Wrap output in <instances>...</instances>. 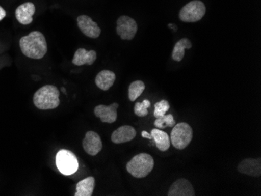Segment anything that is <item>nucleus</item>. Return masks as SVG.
I'll return each instance as SVG.
<instances>
[{
    "instance_id": "1",
    "label": "nucleus",
    "mask_w": 261,
    "mask_h": 196,
    "mask_svg": "<svg viewBox=\"0 0 261 196\" xmlns=\"http://www.w3.org/2000/svg\"><path fill=\"white\" fill-rule=\"evenodd\" d=\"M20 47L23 55L32 59L39 60L47 52L45 36L39 32H32L20 40Z\"/></svg>"
},
{
    "instance_id": "2",
    "label": "nucleus",
    "mask_w": 261,
    "mask_h": 196,
    "mask_svg": "<svg viewBox=\"0 0 261 196\" xmlns=\"http://www.w3.org/2000/svg\"><path fill=\"white\" fill-rule=\"evenodd\" d=\"M60 92L56 86L47 85L40 88L34 95V104L38 109H54L60 105Z\"/></svg>"
},
{
    "instance_id": "3",
    "label": "nucleus",
    "mask_w": 261,
    "mask_h": 196,
    "mask_svg": "<svg viewBox=\"0 0 261 196\" xmlns=\"http://www.w3.org/2000/svg\"><path fill=\"white\" fill-rule=\"evenodd\" d=\"M154 167V159L147 153H139L127 163V172L136 178H146L152 172Z\"/></svg>"
},
{
    "instance_id": "4",
    "label": "nucleus",
    "mask_w": 261,
    "mask_h": 196,
    "mask_svg": "<svg viewBox=\"0 0 261 196\" xmlns=\"http://www.w3.org/2000/svg\"><path fill=\"white\" fill-rule=\"evenodd\" d=\"M193 137V131L191 126L187 123L181 122L174 126L171 133V140L175 149H186Z\"/></svg>"
},
{
    "instance_id": "5",
    "label": "nucleus",
    "mask_w": 261,
    "mask_h": 196,
    "mask_svg": "<svg viewBox=\"0 0 261 196\" xmlns=\"http://www.w3.org/2000/svg\"><path fill=\"white\" fill-rule=\"evenodd\" d=\"M206 14V6L202 1L193 0L181 8L179 18L181 21L194 23L203 18Z\"/></svg>"
},
{
    "instance_id": "6",
    "label": "nucleus",
    "mask_w": 261,
    "mask_h": 196,
    "mask_svg": "<svg viewBox=\"0 0 261 196\" xmlns=\"http://www.w3.org/2000/svg\"><path fill=\"white\" fill-rule=\"evenodd\" d=\"M59 171L64 175H71L79 169V161L75 155L67 149H61L56 156Z\"/></svg>"
},
{
    "instance_id": "7",
    "label": "nucleus",
    "mask_w": 261,
    "mask_h": 196,
    "mask_svg": "<svg viewBox=\"0 0 261 196\" xmlns=\"http://www.w3.org/2000/svg\"><path fill=\"white\" fill-rule=\"evenodd\" d=\"M138 31L137 23L127 16H121L117 21V33L124 40H132Z\"/></svg>"
},
{
    "instance_id": "8",
    "label": "nucleus",
    "mask_w": 261,
    "mask_h": 196,
    "mask_svg": "<svg viewBox=\"0 0 261 196\" xmlns=\"http://www.w3.org/2000/svg\"><path fill=\"white\" fill-rule=\"evenodd\" d=\"M77 26L85 36L91 39H97L101 34L100 27L97 23L86 15L79 16L77 18Z\"/></svg>"
},
{
    "instance_id": "9",
    "label": "nucleus",
    "mask_w": 261,
    "mask_h": 196,
    "mask_svg": "<svg viewBox=\"0 0 261 196\" xmlns=\"http://www.w3.org/2000/svg\"><path fill=\"white\" fill-rule=\"evenodd\" d=\"M82 146L86 153L90 156H96L102 149L100 136L94 131H88L82 142Z\"/></svg>"
},
{
    "instance_id": "10",
    "label": "nucleus",
    "mask_w": 261,
    "mask_h": 196,
    "mask_svg": "<svg viewBox=\"0 0 261 196\" xmlns=\"http://www.w3.org/2000/svg\"><path fill=\"white\" fill-rule=\"evenodd\" d=\"M118 107H119V104L117 102H114L110 106L99 105L94 109V114L100 119L102 122L113 124L117 120V109Z\"/></svg>"
},
{
    "instance_id": "11",
    "label": "nucleus",
    "mask_w": 261,
    "mask_h": 196,
    "mask_svg": "<svg viewBox=\"0 0 261 196\" xmlns=\"http://www.w3.org/2000/svg\"><path fill=\"white\" fill-rule=\"evenodd\" d=\"M238 171L248 176L259 178L261 175V159H252L247 158L243 159L239 164Z\"/></svg>"
},
{
    "instance_id": "12",
    "label": "nucleus",
    "mask_w": 261,
    "mask_h": 196,
    "mask_svg": "<svg viewBox=\"0 0 261 196\" xmlns=\"http://www.w3.org/2000/svg\"><path fill=\"white\" fill-rule=\"evenodd\" d=\"M168 196H194L195 191L190 181L185 178L174 181L168 191Z\"/></svg>"
},
{
    "instance_id": "13",
    "label": "nucleus",
    "mask_w": 261,
    "mask_h": 196,
    "mask_svg": "<svg viewBox=\"0 0 261 196\" xmlns=\"http://www.w3.org/2000/svg\"><path fill=\"white\" fill-rule=\"evenodd\" d=\"M136 131L133 127L129 125L121 126L112 133L111 141L115 144L127 143L134 139Z\"/></svg>"
},
{
    "instance_id": "14",
    "label": "nucleus",
    "mask_w": 261,
    "mask_h": 196,
    "mask_svg": "<svg viewBox=\"0 0 261 196\" xmlns=\"http://www.w3.org/2000/svg\"><path fill=\"white\" fill-rule=\"evenodd\" d=\"M35 12V7L32 3L28 2L21 4L17 7L15 16L19 23L23 25H28L33 21L32 16Z\"/></svg>"
},
{
    "instance_id": "15",
    "label": "nucleus",
    "mask_w": 261,
    "mask_h": 196,
    "mask_svg": "<svg viewBox=\"0 0 261 196\" xmlns=\"http://www.w3.org/2000/svg\"><path fill=\"white\" fill-rule=\"evenodd\" d=\"M96 57L97 55L96 51H87L85 49H79L74 53L72 63L76 66H82L85 64L92 65L96 61Z\"/></svg>"
},
{
    "instance_id": "16",
    "label": "nucleus",
    "mask_w": 261,
    "mask_h": 196,
    "mask_svg": "<svg viewBox=\"0 0 261 196\" xmlns=\"http://www.w3.org/2000/svg\"><path fill=\"white\" fill-rule=\"evenodd\" d=\"M115 80L116 75L113 71L104 70L96 76V85L101 90L108 91L112 87Z\"/></svg>"
},
{
    "instance_id": "17",
    "label": "nucleus",
    "mask_w": 261,
    "mask_h": 196,
    "mask_svg": "<svg viewBox=\"0 0 261 196\" xmlns=\"http://www.w3.org/2000/svg\"><path fill=\"white\" fill-rule=\"evenodd\" d=\"M96 181L93 177H88L79 181L76 186L75 196H91L93 194Z\"/></svg>"
},
{
    "instance_id": "18",
    "label": "nucleus",
    "mask_w": 261,
    "mask_h": 196,
    "mask_svg": "<svg viewBox=\"0 0 261 196\" xmlns=\"http://www.w3.org/2000/svg\"><path fill=\"white\" fill-rule=\"evenodd\" d=\"M152 139L156 143V148L160 151L165 152L168 150L171 146V140L169 136L166 132L161 131L158 128H154L151 131Z\"/></svg>"
},
{
    "instance_id": "19",
    "label": "nucleus",
    "mask_w": 261,
    "mask_h": 196,
    "mask_svg": "<svg viewBox=\"0 0 261 196\" xmlns=\"http://www.w3.org/2000/svg\"><path fill=\"white\" fill-rule=\"evenodd\" d=\"M192 46L193 45L189 39H186V38L181 39L174 45L172 52V59L177 62L182 61L185 55V49H191Z\"/></svg>"
},
{
    "instance_id": "20",
    "label": "nucleus",
    "mask_w": 261,
    "mask_h": 196,
    "mask_svg": "<svg viewBox=\"0 0 261 196\" xmlns=\"http://www.w3.org/2000/svg\"><path fill=\"white\" fill-rule=\"evenodd\" d=\"M145 88L146 86L142 80L133 81L128 89V97L130 101H136L142 94V92H144Z\"/></svg>"
},
{
    "instance_id": "21",
    "label": "nucleus",
    "mask_w": 261,
    "mask_h": 196,
    "mask_svg": "<svg viewBox=\"0 0 261 196\" xmlns=\"http://www.w3.org/2000/svg\"><path fill=\"white\" fill-rule=\"evenodd\" d=\"M175 124V120L172 114H168V115L165 114L164 116L159 117L154 122V125L156 126V128L158 129H164L168 127L172 128Z\"/></svg>"
},
{
    "instance_id": "22",
    "label": "nucleus",
    "mask_w": 261,
    "mask_h": 196,
    "mask_svg": "<svg viewBox=\"0 0 261 196\" xmlns=\"http://www.w3.org/2000/svg\"><path fill=\"white\" fill-rule=\"evenodd\" d=\"M151 103L149 100H144L142 102H136L135 105L134 112L136 115L140 118H144L148 115V108L150 107Z\"/></svg>"
},
{
    "instance_id": "23",
    "label": "nucleus",
    "mask_w": 261,
    "mask_h": 196,
    "mask_svg": "<svg viewBox=\"0 0 261 196\" xmlns=\"http://www.w3.org/2000/svg\"><path fill=\"white\" fill-rule=\"evenodd\" d=\"M170 109L169 102L167 100H161L156 102L155 104V109H154V117L158 118L159 117L164 116L166 113L168 112Z\"/></svg>"
},
{
    "instance_id": "24",
    "label": "nucleus",
    "mask_w": 261,
    "mask_h": 196,
    "mask_svg": "<svg viewBox=\"0 0 261 196\" xmlns=\"http://www.w3.org/2000/svg\"><path fill=\"white\" fill-rule=\"evenodd\" d=\"M6 15H7V13H6L5 10L0 6V21L6 17Z\"/></svg>"
},
{
    "instance_id": "25",
    "label": "nucleus",
    "mask_w": 261,
    "mask_h": 196,
    "mask_svg": "<svg viewBox=\"0 0 261 196\" xmlns=\"http://www.w3.org/2000/svg\"><path fill=\"white\" fill-rule=\"evenodd\" d=\"M142 137H144V138H148V139H152V135L151 134H149L147 131H143L142 132Z\"/></svg>"
},
{
    "instance_id": "26",
    "label": "nucleus",
    "mask_w": 261,
    "mask_h": 196,
    "mask_svg": "<svg viewBox=\"0 0 261 196\" xmlns=\"http://www.w3.org/2000/svg\"><path fill=\"white\" fill-rule=\"evenodd\" d=\"M168 27H171V29H174V30L177 31V27H176V25H174V24H170L169 25H168Z\"/></svg>"
},
{
    "instance_id": "27",
    "label": "nucleus",
    "mask_w": 261,
    "mask_h": 196,
    "mask_svg": "<svg viewBox=\"0 0 261 196\" xmlns=\"http://www.w3.org/2000/svg\"><path fill=\"white\" fill-rule=\"evenodd\" d=\"M61 90H62V92H64V93H65L66 94V90L65 89H64V88H62V89H61Z\"/></svg>"
}]
</instances>
